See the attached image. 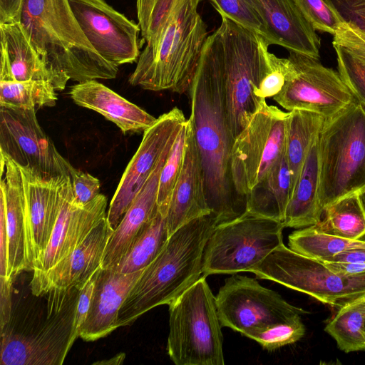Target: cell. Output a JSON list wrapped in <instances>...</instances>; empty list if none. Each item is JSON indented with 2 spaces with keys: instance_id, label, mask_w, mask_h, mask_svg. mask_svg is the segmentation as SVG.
Returning <instances> with one entry per match:
<instances>
[{
  "instance_id": "obj_49",
  "label": "cell",
  "mask_w": 365,
  "mask_h": 365,
  "mask_svg": "<svg viewBox=\"0 0 365 365\" xmlns=\"http://www.w3.org/2000/svg\"><path fill=\"white\" fill-rule=\"evenodd\" d=\"M22 0H0V24L17 21Z\"/></svg>"
},
{
  "instance_id": "obj_36",
  "label": "cell",
  "mask_w": 365,
  "mask_h": 365,
  "mask_svg": "<svg viewBox=\"0 0 365 365\" xmlns=\"http://www.w3.org/2000/svg\"><path fill=\"white\" fill-rule=\"evenodd\" d=\"M186 122L181 128L170 151L160 175L157 203L159 212L165 217L175 185L182 166L186 137Z\"/></svg>"
},
{
  "instance_id": "obj_51",
  "label": "cell",
  "mask_w": 365,
  "mask_h": 365,
  "mask_svg": "<svg viewBox=\"0 0 365 365\" xmlns=\"http://www.w3.org/2000/svg\"><path fill=\"white\" fill-rule=\"evenodd\" d=\"M125 358V354L124 353H120V354H118L115 355V356L110 358L108 360L96 361V362L93 363V364L118 365V364H121L123 362Z\"/></svg>"
},
{
  "instance_id": "obj_20",
  "label": "cell",
  "mask_w": 365,
  "mask_h": 365,
  "mask_svg": "<svg viewBox=\"0 0 365 365\" xmlns=\"http://www.w3.org/2000/svg\"><path fill=\"white\" fill-rule=\"evenodd\" d=\"M211 214L205 192L201 160L192 122H186L184 157L166 215L169 236L188 222Z\"/></svg>"
},
{
  "instance_id": "obj_45",
  "label": "cell",
  "mask_w": 365,
  "mask_h": 365,
  "mask_svg": "<svg viewBox=\"0 0 365 365\" xmlns=\"http://www.w3.org/2000/svg\"><path fill=\"white\" fill-rule=\"evenodd\" d=\"M96 273L78 289L76 304L74 327L79 336L80 329L83 324L90 307L91 300L94 289Z\"/></svg>"
},
{
  "instance_id": "obj_14",
  "label": "cell",
  "mask_w": 365,
  "mask_h": 365,
  "mask_svg": "<svg viewBox=\"0 0 365 365\" xmlns=\"http://www.w3.org/2000/svg\"><path fill=\"white\" fill-rule=\"evenodd\" d=\"M36 110L0 109V151L45 178L68 175L71 165L41 128Z\"/></svg>"
},
{
  "instance_id": "obj_18",
  "label": "cell",
  "mask_w": 365,
  "mask_h": 365,
  "mask_svg": "<svg viewBox=\"0 0 365 365\" xmlns=\"http://www.w3.org/2000/svg\"><path fill=\"white\" fill-rule=\"evenodd\" d=\"M0 195L5 203L8 238L7 279H14L22 271H33L32 237L19 165L0 151Z\"/></svg>"
},
{
  "instance_id": "obj_23",
  "label": "cell",
  "mask_w": 365,
  "mask_h": 365,
  "mask_svg": "<svg viewBox=\"0 0 365 365\" xmlns=\"http://www.w3.org/2000/svg\"><path fill=\"white\" fill-rule=\"evenodd\" d=\"M19 167L27 202L34 271L42 260L58 216L60 175L45 178L30 168Z\"/></svg>"
},
{
  "instance_id": "obj_28",
  "label": "cell",
  "mask_w": 365,
  "mask_h": 365,
  "mask_svg": "<svg viewBox=\"0 0 365 365\" xmlns=\"http://www.w3.org/2000/svg\"><path fill=\"white\" fill-rule=\"evenodd\" d=\"M290 187L291 175L284 151L247 195V211L283 223L291 198Z\"/></svg>"
},
{
  "instance_id": "obj_4",
  "label": "cell",
  "mask_w": 365,
  "mask_h": 365,
  "mask_svg": "<svg viewBox=\"0 0 365 365\" xmlns=\"http://www.w3.org/2000/svg\"><path fill=\"white\" fill-rule=\"evenodd\" d=\"M197 7L178 13L153 42L145 45L128 78L130 85L152 91L187 93L208 36Z\"/></svg>"
},
{
  "instance_id": "obj_1",
  "label": "cell",
  "mask_w": 365,
  "mask_h": 365,
  "mask_svg": "<svg viewBox=\"0 0 365 365\" xmlns=\"http://www.w3.org/2000/svg\"><path fill=\"white\" fill-rule=\"evenodd\" d=\"M190 119L202 168L205 198L217 225L233 220L246 211L237 195L230 171L231 136L220 51L212 34L202 47L187 91Z\"/></svg>"
},
{
  "instance_id": "obj_39",
  "label": "cell",
  "mask_w": 365,
  "mask_h": 365,
  "mask_svg": "<svg viewBox=\"0 0 365 365\" xmlns=\"http://www.w3.org/2000/svg\"><path fill=\"white\" fill-rule=\"evenodd\" d=\"M316 31L334 35L344 22L324 0H295Z\"/></svg>"
},
{
  "instance_id": "obj_50",
  "label": "cell",
  "mask_w": 365,
  "mask_h": 365,
  "mask_svg": "<svg viewBox=\"0 0 365 365\" xmlns=\"http://www.w3.org/2000/svg\"><path fill=\"white\" fill-rule=\"evenodd\" d=\"M330 261L365 263V248L350 250L340 252L336 255Z\"/></svg>"
},
{
  "instance_id": "obj_37",
  "label": "cell",
  "mask_w": 365,
  "mask_h": 365,
  "mask_svg": "<svg viewBox=\"0 0 365 365\" xmlns=\"http://www.w3.org/2000/svg\"><path fill=\"white\" fill-rule=\"evenodd\" d=\"M221 16L261 36L269 44L278 42L261 16L245 0H207Z\"/></svg>"
},
{
  "instance_id": "obj_41",
  "label": "cell",
  "mask_w": 365,
  "mask_h": 365,
  "mask_svg": "<svg viewBox=\"0 0 365 365\" xmlns=\"http://www.w3.org/2000/svg\"><path fill=\"white\" fill-rule=\"evenodd\" d=\"M295 74V68L289 58H279L273 54L272 71L262 80L255 93L256 96L261 99L274 97Z\"/></svg>"
},
{
  "instance_id": "obj_52",
  "label": "cell",
  "mask_w": 365,
  "mask_h": 365,
  "mask_svg": "<svg viewBox=\"0 0 365 365\" xmlns=\"http://www.w3.org/2000/svg\"><path fill=\"white\" fill-rule=\"evenodd\" d=\"M361 199H362V201H363V203L365 206V192H364L362 194H361Z\"/></svg>"
},
{
  "instance_id": "obj_8",
  "label": "cell",
  "mask_w": 365,
  "mask_h": 365,
  "mask_svg": "<svg viewBox=\"0 0 365 365\" xmlns=\"http://www.w3.org/2000/svg\"><path fill=\"white\" fill-rule=\"evenodd\" d=\"M46 317L28 331H1V365H61L79 337L74 327L78 289L48 292Z\"/></svg>"
},
{
  "instance_id": "obj_26",
  "label": "cell",
  "mask_w": 365,
  "mask_h": 365,
  "mask_svg": "<svg viewBox=\"0 0 365 365\" xmlns=\"http://www.w3.org/2000/svg\"><path fill=\"white\" fill-rule=\"evenodd\" d=\"M0 42L8 56L13 81H46L56 91L65 89L69 77L47 66L19 21L0 24Z\"/></svg>"
},
{
  "instance_id": "obj_12",
  "label": "cell",
  "mask_w": 365,
  "mask_h": 365,
  "mask_svg": "<svg viewBox=\"0 0 365 365\" xmlns=\"http://www.w3.org/2000/svg\"><path fill=\"white\" fill-rule=\"evenodd\" d=\"M215 301L222 327L247 337L270 326L302 319L304 313L255 279L235 274L220 288Z\"/></svg>"
},
{
  "instance_id": "obj_19",
  "label": "cell",
  "mask_w": 365,
  "mask_h": 365,
  "mask_svg": "<svg viewBox=\"0 0 365 365\" xmlns=\"http://www.w3.org/2000/svg\"><path fill=\"white\" fill-rule=\"evenodd\" d=\"M113 232L106 217H103L66 258L48 271L33 276L32 294L42 296L53 289L81 288L101 268Z\"/></svg>"
},
{
  "instance_id": "obj_33",
  "label": "cell",
  "mask_w": 365,
  "mask_h": 365,
  "mask_svg": "<svg viewBox=\"0 0 365 365\" xmlns=\"http://www.w3.org/2000/svg\"><path fill=\"white\" fill-rule=\"evenodd\" d=\"M365 299L339 309L324 330L346 353L365 350Z\"/></svg>"
},
{
  "instance_id": "obj_46",
  "label": "cell",
  "mask_w": 365,
  "mask_h": 365,
  "mask_svg": "<svg viewBox=\"0 0 365 365\" xmlns=\"http://www.w3.org/2000/svg\"><path fill=\"white\" fill-rule=\"evenodd\" d=\"M12 279L0 277V325L1 331L9 324L11 317Z\"/></svg>"
},
{
  "instance_id": "obj_47",
  "label": "cell",
  "mask_w": 365,
  "mask_h": 365,
  "mask_svg": "<svg viewBox=\"0 0 365 365\" xmlns=\"http://www.w3.org/2000/svg\"><path fill=\"white\" fill-rule=\"evenodd\" d=\"M8 271V238L5 203L0 195V277H6Z\"/></svg>"
},
{
  "instance_id": "obj_22",
  "label": "cell",
  "mask_w": 365,
  "mask_h": 365,
  "mask_svg": "<svg viewBox=\"0 0 365 365\" xmlns=\"http://www.w3.org/2000/svg\"><path fill=\"white\" fill-rule=\"evenodd\" d=\"M263 19L278 46L319 59L321 39L295 0H245Z\"/></svg>"
},
{
  "instance_id": "obj_3",
  "label": "cell",
  "mask_w": 365,
  "mask_h": 365,
  "mask_svg": "<svg viewBox=\"0 0 365 365\" xmlns=\"http://www.w3.org/2000/svg\"><path fill=\"white\" fill-rule=\"evenodd\" d=\"M17 21L41 58L53 70L78 83L116 77L118 66L95 50L68 0H22Z\"/></svg>"
},
{
  "instance_id": "obj_16",
  "label": "cell",
  "mask_w": 365,
  "mask_h": 365,
  "mask_svg": "<svg viewBox=\"0 0 365 365\" xmlns=\"http://www.w3.org/2000/svg\"><path fill=\"white\" fill-rule=\"evenodd\" d=\"M86 37L105 60L119 66L137 62L144 41L138 24L105 0H68Z\"/></svg>"
},
{
  "instance_id": "obj_11",
  "label": "cell",
  "mask_w": 365,
  "mask_h": 365,
  "mask_svg": "<svg viewBox=\"0 0 365 365\" xmlns=\"http://www.w3.org/2000/svg\"><path fill=\"white\" fill-rule=\"evenodd\" d=\"M289 112L264 99L245 129L233 142L230 171L234 188L246 203L247 195L285 151Z\"/></svg>"
},
{
  "instance_id": "obj_10",
  "label": "cell",
  "mask_w": 365,
  "mask_h": 365,
  "mask_svg": "<svg viewBox=\"0 0 365 365\" xmlns=\"http://www.w3.org/2000/svg\"><path fill=\"white\" fill-rule=\"evenodd\" d=\"M250 272L339 309L365 299V274L336 273L324 262L299 254L284 243Z\"/></svg>"
},
{
  "instance_id": "obj_40",
  "label": "cell",
  "mask_w": 365,
  "mask_h": 365,
  "mask_svg": "<svg viewBox=\"0 0 365 365\" xmlns=\"http://www.w3.org/2000/svg\"><path fill=\"white\" fill-rule=\"evenodd\" d=\"M338 71L358 101L365 106V66L337 46H333Z\"/></svg>"
},
{
  "instance_id": "obj_24",
  "label": "cell",
  "mask_w": 365,
  "mask_h": 365,
  "mask_svg": "<svg viewBox=\"0 0 365 365\" xmlns=\"http://www.w3.org/2000/svg\"><path fill=\"white\" fill-rule=\"evenodd\" d=\"M171 148L163 154L117 228L113 230L104 252L102 269L115 267L158 213L157 198L160 175Z\"/></svg>"
},
{
  "instance_id": "obj_2",
  "label": "cell",
  "mask_w": 365,
  "mask_h": 365,
  "mask_svg": "<svg viewBox=\"0 0 365 365\" xmlns=\"http://www.w3.org/2000/svg\"><path fill=\"white\" fill-rule=\"evenodd\" d=\"M216 225L209 214L188 222L169 237L124 300L118 328L130 325L158 306L168 305L201 277L204 250Z\"/></svg>"
},
{
  "instance_id": "obj_38",
  "label": "cell",
  "mask_w": 365,
  "mask_h": 365,
  "mask_svg": "<svg viewBox=\"0 0 365 365\" xmlns=\"http://www.w3.org/2000/svg\"><path fill=\"white\" fill-rule=\"evenodd\" d=\"M302 319L277 324L252 334L248 338L259 343L264 349L273 351L300 340L305 334Z\"/></svg>"
},
{
  "instance_id": "obj_15",
  "label": "cell",
  "mask_w": 365,
  "mask_h": 365,
  "mask_svg": "<svg viewBox=\"0 0 365 365\" xmlns=\"http://www.w3.org/2000/svg\"><path fill=\"white\" fill-rule=\"evenodd\" d=\"M187 121L178 108L159 116L143 132L141 143L127 165L110 201L106 218L115 230L163 154L173 145Z\"/></svg>"
},
{
  "instance_id": "obj_6",
  "label": "cell",
  "mask_w": 365,
  "mask_h": 365,
  "mask_svg": "<svg viewBox=\"0 0 365 365\" xmlns=\"http://www.w3.org/2000/svg\"><path fill=\"white\" fill-rule=\"evenodd\" d=\"M319 200L324 210L365 192V106L358 101L327 118L318 136Z\"/></svg>"
},
{
  "instance_id": "obj_34",
  "label": "cell",
  "mask_w": 365,
  "mask_h": 365,
  "mask_svg": "<svg viewBox=\"0 0 365 365\" xmlns=\"http://www.w3.org/2000/svg\"><path fill=\"white\" fill-rule=\"evenodd\" d=\"M56 92L46 81H0V107L36 110L52 107L58 99Z\"/></svg>"
},
{
  "instance_id": "obj_43",
  "label": "cell",
  "mask_w": 365,
  "mask_h": 365,
  "mask_svg": "<svg viewBox=\"0 0 365 365\" xmlns=\"http://www.w3.org/2000/svg\"><path fill=\"white\" fill-rule=\"evenodd\" d=\"M75 200L80 205H86L100 194V181L88 173L73 166L69 170Z\"/></svg>"
},
{
  "instance_id": "obj_29",
  "label": "cell",
  "mask_w": 365,
  "mask_h": 365,
  "mask_svg": "<svg viewBox=\"0 0 365 365\" xmlns=\"http://www.w3.org/2000/svg\"><path fill=\"white\" fill-rule=\"evenodd\" d=\"M324 120L321 115L309 110L294 109L289 112L285 153L291 175V196L307 154Z\"/></svg>"
},
{
  "instance_id": "obj_44",
  "label": "cell",
  "mask_w": 365,
  "mask_h": 365,
  "mask_svg": "<svg viewBox=\"0 0 365 365\" xmlns=\"http://www.w3.org/2000/svg\"><path fill=\"white\" fill-rule=\"evenodd\" d=\"M342 21L365 31V0H324Z\"/></svg>"
},
{
  "instance_id": "obj_21",
  "label": "cell",
  "mask_w": 365,
  "mask_h": 365,
  "mask_svg": "<svg viewBox=\"0 0 365 365\" xmlns=\"http://www.w3.org/2000/svg\"><path fill=\"white\" fill-rule=\"evenodd\" d=\"M144 269L123 274L113 269L101 268L96 272L89 310L80 329L79 337L88 341H95L118 328L120 308Z\"/></svg>"
},
{
  "instance_id": "obj_9",
  "label": "cell",
  "mask_w": 365,
  "mask_h": 365,
  "mask_svg": "<svg viewBox=\"0 0 365 365\" xmlns=\"http://www.w3.org/2000/svg\"><path fill=\"white\" fill-rule=\"evenodd\" d=\"M283 223L246 211L217 225L204 250L202 276L250 272L283 244Z\"/></svg>"
},
{
  "instance_id": "obj_7",
  "label": "cell",
  "mask_w": 365,
  "mask_h": 365,
  "mask_svg": "<svg viewBox=\"0 0 365 365\" xmlns=\"http://www.w3.org/2000/svg\"><path fill=\"white\" fill-rule=\"evenodd\" d=\"M168 354L176 365H224L215 297L201 277L169 304Z\"/></svg>"
},
{
  "instance_id": "obj_30",
  "label": "cell",
  "mask_w": 365,
  "mask_h": 365,
  "mask_svg": "<svg viewBox=\"0 0 365 365\" xmlns=\"http://www.w3.org/2000/svg\"><path fill=\"white\" fill-rule=\"evenodd\" d=\"M322 232L351 240L365 236V206L360 193L343 197L327 206L315 225Z\"/></svg>"
},
{
  "instance_id": "obj_35",
  "label": "cell",
  "mask_w": 365,
  "mask_h": 365,
  "mask_svg": "<svg viewBox=\"0 0 365 365\" xmlns=\"http://www.w3.org/2000/svg\"><path fill=\"white\" fill-rule=\"evenodd\" d=\"M202 1L206 0H136L138 24L144 43H152L179 11Z\"/></svg>"
},
{
  "instance_id": "obj_27",
  "label": "cell",
  "mask_w": 365,
  "mask_h": 365,
  "mask_svg": "<svg viewBox=\"0 0 365 365\" xmlns=\"http://www.w3.org/2000/svg\"><path fill=\"white\" fill-rule=\"evenodd\" d=\"M319 159L317 137L307 154L288 203L283 222L284 227L303 228L317 225L321 221L324 211L319 203Z\"/></svg>"
},
{
  "instance_id": "obj_32",
  "label": "cell",
  "mask_w": 365,
  "mask_h": 365,
  "mask_svg": "<svg viewBox=\"0 0 365 365\" xmlns=\"http://www.w3.org/2000/svg\"><path fill=\"white\" fill-rule=\"evenodd\" d=\"M169 237L166 217L158 210L124 257L113 269L128 274L145 269L163 249Z\"/></svg>"
},
{
  "instance_id": "obj_48",
  "label": "cell",
  "mask_w": 365,
  "mask_h": 365,
  "mask_svg": "<svg viewBox=\"0 0 365 365\" xmlns=\"http://www.w3.org/2000/svg\"><path fill=\"white\" fill-rule=\"evenodd\" d=\"M324 263L329 269L336 273L346 275L365 274V263L335 261H327Z\"/></svg>"
},
{
  "instance_id": "obj_17",
  "label": "cell",
  "mask_w": 365,
  "mask_h": 365,
  "mask_svg": "<svg viewBox=\"0 0 365 365\" xmlns=\"http://www.w3.org/2000/svg\"><path fill=\"white\" fill-rule=\"evenodd\" d=\"M60 210L50 241L33 276L44 273L66 258L105 217L107 197L99 194L86 205L75 200L71 178L59 176Z\"/></svg>"
},
{
  "instance_id": "obj_42",
  "label": "cell",
  "mask_w": 365,
  "mask_h": 365,
  "mask_svg": "<svg viewBox=\"0 0 365 365\" xmlns=\"http://www.w3.org/2000/svg\"><path fill=\"white\" fill-rule=\"evenodd\" d=\"M333 46H337L365 66V31L343 22L333 36Z\"/></svg>"
},
{
  "instance_id": "obj_5",
  "label": "cell",
  "mask_w": 365,
  "mask_h": 365,
  "mask_svg": "<svg viewBox=\"0 0 365 365\" xmlns=\"http://www.w3.org/2000/svg\"><path fill=\"white\" fill-rule=\"evenodd\" d=\"M211 34L217 45L223 71L230 130L232 140L245 129L264 99L255 93L272 71L273 53L261 36L221 16Z\"/></svg>"
},
{
  "instance_id": "obj_13",
  "label": "cell",
  "mask_w": 365,
  "mask_h": 365,
  "mask_svg": "<svg viewBox=\"0 0 365 365\" xmlns=\"http://www.w3.org/2000/svg\"><path fill=\"white\" fill-rule=\"evenodd\" d=\"M289 52L296 74L273 97L284 109L309 110L327 119L357 101L339 71L324 66L319 59Z\"/></svg>"
},
{
  "instance_id": "obj_53",
  "label": "cell",
  "mask_w": 365,
  "mask_h": 365,
  "mask_svg": "<svg viewBox=\"0 0 365 365\" xmlns=\"http://www.w3.org/2000/svg\"><path fill=\"white\" fill-rule=\"evenodd\" d=\"M364 334H365V323H364Z\"/></svg>"
},
{
  "instance_id": "obj_31",
  "label": "cell",
  "mask_w": 365,
  "mask_h": 365,
  "mask_svg": "<svg viewBox=\"0 0 365 365\" xmlns=\"http://www.w3.org/2000/svg\"><path fill=\"white\" fill-rule=\"evenodd\" d=\"M288 245L299 254L326 262L340 252L365 248V237L358 240L340 237L324 233L314 225L292 232L288 237Z\"/></svg>"
},
{
  "instance_id": "obj_25",
  "label": "cell",
  "mask_w": 365,
  "mask_h": 365,
  "mask_svg": "<svg viewBox=\"0 0 365 365\" xmlns=\"http://www.w3.org/2000/svg\"><path fill=\"white\" fill-rule=\"evenodd\" d=\"M69 95L76 105L101 114L124 134L144 132L157 120L96 80L73 86Z\"/></svg>"
}]
</instances>
